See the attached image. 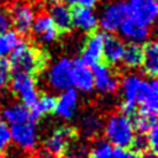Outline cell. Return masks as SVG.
Here are the masks:
<instances>
[{"label":"cell","mask_w":158,"mask_h":158,"mask_svg":"<svg viewBox=\"0 0 158 158\" xmlns=\"http://www.w3.org/2000/svg\"><path fill=\"white\" fill-rule=\"evenodd\" d=\"M10 15L12 20V26H15L19 35H27L31 32L32 23L36 17V11L32 4L27 1H16L12 6Z\"/></svg>","instance_id":"8"},{"label":"cell","mask_w":158,"mask_h":158,"mask_svg":"<svg viewBox=\"0 0 158 158\" xmlns=\"http://www.w3.org/2000/svg\"><path fill=\"white\" fill-rule=\"evenodd\" d=\"M68 5H74L77 6H83V7H94L96 6L100 0H65Z\"/></svg>","instance_id":"36"},{"label":"cell","mask_w":158,"mask_h":158,"mask_svg":"<svg viewBox=\"0 0 158 158\" xmlns=\"http://www.w3.org/2000/svg\"><path fill=\"white\" fill-rule=\"evenodd\" d=\"M128 16L130 11L126 0H110L102 6L98 16V26L104 32L115 33Z\"/></svg>","instance_id":"3"},{"label":"cell","mask_w":158,"mask_h":158,"mask_svg":"<svg viewBox=\"0 0 158 158\" xmlns=\"http://www.w3.org/2000/svg\"><path fill=\"white\" fill-rule=\"evenodd\" d=\"M0 1H1V0H0Z\"/></svg>","instance_id":"41"},{"label":"cell","mask_w":158,"mask_h":158,"mask_svg":"<svg viewBox=\"0 0 158 158\" xmlns=\"http://www.w3.org/2000/svg\"><path fill=\"white\" fill-rule=\"evenodd\" d=\"M74 138V132L72 128L63 126L54 130L44 141L46 151L53 156H60L67 152L72 141Z\"/></svg>","instance_id":"13"},{"label":"cell","mask_w":158,"mask_h":158,"mask_svg":"<svg viewBox=\"0 0 158 158\" xmlns=\"http://www.w3.org/2000/svg\"><path fill=\"white\" fill-rule=\"evenodd\" d=\"M12 27V20L10 11L5 7H0V33L10 31Z\"/></svg>","instance_id":"30"},{"label":"cell","mask_w":158,"mask_h":158,"mask_svg":"<svg viewBox=\"0 0 158 158\" xmlns=\"http://www.w3.org/2000/svg\"><path fill=\"white\" fill-rule=\"evenodd\" d=\"M69 153V158H88L89 154V148L85 144H74V146H69V148L67 149Z\"/></svg>","instance_id":"32"},{"label":"cell","mask_w":158,"mask_h":158,"mask_svg":"<svg viewBox=\"0 0 158 158\" xmlns=\"http://www.w3.org/2000/svg\"><path fill=\"white\" fill-rule=\"evenodd\" d=\"M127 5L131 19L146 26H151L156 22L158 16L157 0H128Z\"/></svg>","instance_id":"9"},{"label":"cell","mask_w":158,"mask_h":158,"mask_svg":"<svg viewBox=\"0 0 158 158\" xmlns=\"http://www.w3.org/2000/svg\"><path fill=\"white\" fill-rule=\"evenodd\" d=\"M132 123H133L135 130L139 131L141 133H146L149 128H152L153 126L157 125V117H156V115H148V114L138 112L135 116Z\"/></svg>","instance_id":"27"},{"label":"cell","mask_w":158,"mask_h":158,"mask_svg":"<svg viewBox=\"0 0 158 158\" xmlns=\"http://www.w3.org/2000/svg\"><path fill=\"white\" fill-rule=\"evenodd\" d=\"M123 51H125V43L122 38L115 36L114 33L104 35L102 57L105 58L107 64H118L122 59Z\"/></svg>","instance_id":"20"},{"label":"cell","mask_w":158,"mask_h":158,"mask_svg":"<svg viewBox=\"0 0 158 158\" xmlns=\"http://www.w3.org/2000/svg\"><path fill=\"white\" fill-rule=\"evenodd\" d=\"M44 62L46 58L41 52H38L27 42L22 41H20V43L10 53L9 59L11 72L25 73L30 75L38 72L43 67Z\"/></svg>","instance_id":"1"},{"label":"cell","mask_w":158,"mask_h":158,"mask_svg":"<svg viewBox=\"0 0 158 158\" xmlns=\"http://www.w3.org/2000/svg\"><path fill=\"white\" fill-rule=\"evenodd\" d=\"M20 35L16 31L10 30L4 33H0V57L4 58L9 56L20 43Z\"/></svg>","instance_id":"26"},{"label":"cell","mask_w":158,"mask_h":158,"mask_svg":"<svg viewBox=\"0 0 158 158\" xmlns=\"http://www.w3.org/2000/svg\"><path fill=\"white\" fill-rule=\"evenodd\" d=\"M48 15H49L51 20L53 21V23L58 31L68 32L73 27L72 10H70L68 4L62 2V1L52 4L49 10H48Z\"/></svg>","instance_id":"19"},{"label":"cell","mask_w":158,"mask_h":158,"mask_svg":"<svg viewBox=\"0 0 158 158\" xmlns=\"http://www.w3.org/2000/svg\"><path fill=\"white\" fill-rule=\"evenodd\" d=\"M37 158H56V156H53L52 153H49L47 151H42L37 154Z\"/></svg>","instance_id":"37"},{"label":"cell","mask_w":158,"mask_h":158,"mask_svg":"<svg viewBox=\"0 0 158 158\" xmlns=\"http://www.w3.org/2000/svg\"><path fill=\"white\" fill-rule=\"evenodd\" d=\"M143 72L148 77H156L158 73V44L156 41H146L142 47V64Z\"/></svg>","instance_id":"21"},{"label":"cell","mask_w":158,"mask_h":158,"mask_svg":"<svg viewBox=\"0 0 158 158\" xmlns=\"http://www.w3.org/2000/svg\"><path fill=\"white\" fill-rule=\"evenodd\" d=\"M47 1H49V2L54 4V2H59V1H62V0H47Z\"/></svg>","instance_id":"39"},{"label":"cell","mask_w":158,"mask_h":158,"mask_svg":"<svg viewBox=\"0 0 158 158\" xmlns=\"http://www.w3.org/2000/svg\"><path fill=\"white\" fill-rule=\"evenodd\" d=\"M143 78L139 77L138 74H127L123 77L121 80V93H122V114L125 115H131L135 112L137 107V98L138 93L142 85Z\"/></svg>","instance_id":"6"},{"label":"cell","mask_w":158,"mask_h":158,"mask_svg":"<svg viewBox=\"0 0 158 158\" xmlns=\"http://www.w3.org/2000/svg\"><path fill=\"white\" fill-rule=\"evenodd\" d=\"M117 32H120V35L123 40L128 41L130 43H136V44L148 41V38L151 36L149 26L139 23L136 20L131 19L130 16L122 22V25L120 26Z\"/></svg>","instance_id":"16"},{"label":"cell","mask_w":158,"mask_h":158,"mask_svg":"<svg viewBox=\"0 0 158 158\" xmlns=\"http://www.w3.org/2000/svg\"><path fill=\"white\" fill-rule=\"evenodd\" d=\"M142 158H157V156H156L154 152H144Z\"/></svg>","instance_id":"38"},{"label":"cell","mask_w":158,"mask_h":158,"mask_svg":"<svg viewBox=\"0 0 158 158\" xmlns=\"http://www.w3.org/2000/svg\"><path fill=\"white\" fill-rule=\"evenodd\" d=\"M1 116H2V121L10 127L12 125H17V123H22L25 121H28L32 117L31 111L28 107H26L22 104H12L6 106L2 111H1Z\"/></svg>","instance_id":"22"},{"label":"cell","mask_w":158,"mask_h":158,"mask_svg":"<svg viewBox=\"0 0 158 158\" xmlns=\"http://www.w3.org/2000/svg\"><path fill=\"white\" fill-rule=\"evenodd\" d=\"M146 138L148 141V146L149 148H152L153 151L157 149V146H158V128H157V125L153 126L152 128H149L147 132H146Z\"/></svg>","instance_id":"34"},{"label":"cell","mask_w":158,"mask_h":158,"mask_svg":"<svg viewBox=\"0 0 158 158\" xmlns=\"http://www.w3.org/2000/svg\"><path fill=\"white\" fill-rule=\"evenodd\" d=\"M106 139L111 146L116 148H126L131 146L132 138L135 136V127L130 116L116 112L109 116L102 126Z\"/></svg>","instance_id":"2"},{"label":"cell","mask_w":158,"mask_h":158,"mask_svg":"<svg viewBox=\"0 0 158 158\" xmlns=\"http://www.w3.org/2000/svg\"><path fill=\"white\" fill-rule=\"evenodd\" d=\"M10 81L14 94L19 98L22 105L30 109L40 96L33 77L25 73H15Z\"/></svg>","instance_id":"4"},{"label":"cell","mask_w":158,"mask_h":158,"mask_svg":"<svg viewBox=\"0 0 158 158\" xmlns=\"http://www.w3.org/2000/svg\"><path fill=\"white\" fill-rule=\"evenodd\" d=\"M70 86L83 93H89L94 89V79H93L91 68L84 64L80 59L72 60Z\"/></svg>","instance_id":"12"},{"label":"cell","mask_w":158,"mask_h":158,"mask_svg":"<svg viewBox=\"0 0 158 158\" xmlns=\"http://www.w3.org/2000/svg\"><path fill=\"white\" fill-rule=\"evenodd\" d=\"M78 101H79V96H78L77 90L73 88H68L60 91L58 99H56V105H54L53 111L59 117L64 120H69L75 115Z\"/></svg>","instance_id":"17"},{"label":"cell","mask_w":158,"mask_h":158,"mask_svg":"<svg viewBox=\"0 0 158 158\" xmlns=\"http://www.w3.org/2000/svg\"><path fill=\"white\" fill-rule=\"evenodd\" d=\"M121 62L128 69H136L142 64V47L136 43H128L125 46Z\"/></svg>","instance_id":"24"},{"label":"cell","mask_w":158,"mask_h":158,"mask_svg":"<svg viewBox=\"0 0 158 158\" xmlns=\"http://www.w3.org/2000/svg\"><path fill=\"white\" fill-rule=\"evenodd\" d=\"M137 105L139 106V111L142 114L148 115H157L158 110V83L156 79H149L142 81Z\"/></svg>","instance_id":"10"},{"label":"cell","mask_w":158,"mask_h":158,"mask_svg":"<svg viewBox=\"0 0 158 158\" xmlns=\"http://www.w3.org/2000/svg\"><path fill=\"white\" fill-rule=\"evenodd\" d=\"M0 158H5V157H4V153H2L1 151H0Z\"/></svg>","instance_id":"40"},{"label":"cell","mask_w":158,"mask_h":158,"mask_svg":"<svg viewBox=\"0 0 158 158\" xmlns=\"http://www.w3.org/2000/svg\"><path fill=\"white\" fill-rule=\"evenodd\" d=\"M54 105H56V98L53 95L42 94L31 106V115L32 117H42L44 115H48L54 110Z\"/></svg>","instance_id":"25"},{"label":"cell","mask_w":158,"mask_h":158,"mask_svg":"<svg viewBox=\"0 0 158 158\" xmlns=\"http://www.w3.org/2000/svg\"><path fill=\"white\" fill-rule=\"evenodd\" d=\"M72 23L77 30L85 33H91L98 27V14L93 7L77 6L74 10H72Z\"/></svg>","instance_id":"18"},{"label":"cell","mask_w":158,"mask_h":158,"mask_svg":"<svg viewBox=\"0 0 158 158\" xmlns=\"http://www.w3.org/2000/svg\"><path fill=\"white\" fill-rule=\"evenodd\" d=\"M102 126L104 123H102L101 117L94 112H89L81 117L80 123H79V130L83 136L91 138L100 133V131L102 130Z\"/></svg>","instance_id":"23"},{"label":"cell","mask_w":158,"mask_h":158,"mask_svg":"<svg viewBox=\"0 0 158 158\" xmlns=\"http://www.w3.org/2000/svg\"><path fill=\"white\" fill-rule=\"evenodd\" d=\"M31 32L41 43H52L59 36V31L54 26L49 15L46 12H41L35 17Z\"/></svg>","instance_id":"14"},{"label":"cell","mask_w":158,"mask_h":158,"mask_svg":"<svg viewBox=\"0 0 158 158\" xmlns=\"http://www.w3.org/2000/svg\"><path fill=\"white\" fill-rule=\"evenodd\" d=\"M131 146H132V151H135L136 153H142V152H146L149 146H148V141L144 135H138V136H133L132 138V142H131Z\"/></svg>","instance_id":"31"},{"label":"cell","mask_w":158,"mask_h":158,"mask_svg":"<svg viewBox=\"0 0 158 158\" xmlns=\"http://www.w3.org/2000/svg\"><path fill=\"white\" fill-rule=\"evenodd\" d=\"M11 80V68L9 60L5 58L0 59V91L6 88Z\"/></svg>","instance_id":"29"},{"label":"cell","mask_w":158,"mask_h":158,"mask_svg":"<svg viewBox=\"0 0 158 158\" xmlns=\"http://www.w3.org/2000/svg\"><path fill=\"white\" fill-rule=\"evenodd\" d=\"M114 158H138V154L127 148H116L114 149Z\"/></svg>","instance_id":"35"},{"label":"cell","mask_w":158,"mask_h":158,"mask_svg":"<svg viewBox=\"0 0 158 158\" xmlns=\"http://www.w3.org/2000/svg\"><path fill=\"white\" fill-rule=\"evenodd\" d=\"M72 60L68 57L57 59L46 73V83L56 91H63L70 86Z\"/></svg>","instance_id":"5"},{"label":"cell","mask_w":158,"mask_h":158,"mask_svg":"<svg viewBox=\"0 0 158 158\" xmlns=\"http://www.w3.org/2000/svg\"><path fill=\"white\" fill-rule=\"evenodd\" d=\"M102 47H104V35L99 32H91L84 41L81 49L80 60L86 65H94L99 63L102 58Z\"/></svg>","instance_id":"15"},{"label":"cell","mask_w":158,"mask_h":158,"mask_svg":"<svg viewBox=\"0 0 158 158\" xmlns=\"http://www.w3.org/2000/svg\"><path fill=\"white\" fill-rule=\"evenodd\" d=\"M11 142V135H10V127L4 122L0 121V151L6 148Z\"/></svg>","instance_id":"33"},{"label":"cell","mask_w":158,"mask_h":158,"mask_svg":"<svg viewBox=\"0 0 158 158\" xmlns=\"http://www.w3.org/2000/svg\"><path fill=\"white\" fill-rule=\"evenodd\" d=\"M114 147L105 141H99L89 151L88 158H114Z\"/></svg>","instance_id":"28"},{"label":"cell","mask_w":158,"mask_h":158,"mask_svg":"<svg viewBox=\"0 0 158 158\" xmlns=\"http://www.w3.org/2000/svg\"><path fill=\"white\" fill-rule=\"evenodd\" d=\"M11 141L23 151H32L37 147L38 133L33 120L10 126Z\"/></svg>","instance_id":"7"},{"label":"cell","mask_w":158,"mask_h":158,"mask_svg":"<svg viewBox=\"0 0 158 158\" xmlns=\"http://www.w3.org/2000/svg\"><path fill=\"white\" fill-rule=\"evenodd\" d=\"M93 79H94V88H96L102 94H111L118 88V80L109 67L105 63H96L91 68Z\"/></svg>","instance_id":"11"}]
</instances>
